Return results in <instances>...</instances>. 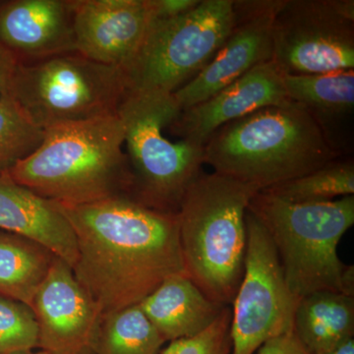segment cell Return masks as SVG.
I'll use <instances>...</instances> for the list:
<instances>
[{"mask_svg": "<svg viewBox=\"0 0 354 354\" xmlns=\"http://www.w3.org/2000/svg\"><path fill=\"white\" fill-rule=\"evenodd\" d=\"M258 192L216 172H202L177 211L186 274L207 297L223 306L232 304L243 277L245 216Z\"/></svg>", "mask_w": 354, "mask_h": 354, "instance_id": "4", "label": "cell"}, {"mask_svg": "<svg viewBox=\"0 0 354 354\" xmlns=\"http://www.w3.org/2000/svg\"><path fill=\"white\" fill-rule=\"evenodd\" d=\"M55 257L31 239L0 230V295L31 307Z\"/></svg>", "mask_w": 354, "mask_h": 354, "instance_id": "20", "label": "cell"}, {"mask_svg": "<svg viewBox=\"0 0 354 354\" xmlns=\"http://www.w3.org/2000/svg\"><path fill=\"white\" fill-rule=\"evenodd\" d=\"M0 230L31 239L75 265V234L59 206L15 183L7 171L0 174Z\"/></svg>", "mask_w": 354, "mask_h": 354, "instance_id": "16", "label": "cell"}, {"mask_svg": "<svg viewBox=\"0 0 354 354\" xmlns=\"http://www.w3.org/2000/svg\"><path fill=\"white\" fill-rule=\"evenodd\" d=\"M291 102L283 73L274 60L257 65L206 101L180 111L169 129L180 140L204 147L223 125L249 114Z\"/></svg>", "mask_w": 354, "mask_h": 354, "instance_id": "14", "label": "cell"}, {"mask_svg": "<svg viewBox=\"0 0 354 354\" xmlns=\"http://www.w3.org/2000/svg\"><path fill=\"white\" fill-rule=\"evenodd\" d=\"M139 306L165 342L199 335L225 307L207 297L187 274L165 279Z\"/></svg>", "mask_w": 354, "mask_h": 354, "instance_id": "17", "label": "cell"}, {"mask_svg": "<svg viewBox=\"0 0 354 354\" xmlns=\"http://www.w3.org/2000/svg\"><path fill=\"white\" fill-rule=\"evenodd\" d=\"M247 212L271 237L286 286L301 298L333 291L354 297V267L339 259L337 245L354 223V196L295 203L260 191Z\"/></svg>", "mask_w": 354, "mask_h": 354, "instance_id": "5", "label": "cell"}, {"mask_svg": "<svg viewBox=\"0 0 354 354\" xmlns=\"http://www.w3.org/2000/svg\"><path fill=\"white\" fill-rule=\"evenodd\" d=\"M281 4V0H234V24L225 43L198 75L172 94L181 111L272 59V23Z\"/></svg>", "mask_w": 354, "mask_h": 354, "instance_id": "11", "label": "cell"}, {"mask_svg": "<svg viewBox=\"0 0 354 354\" xmlns=\"http://www.w3.org/2000/svg\"><path fill=\"white\" fill-rule=\"evenodd\" d=\"M57 205L75 234L72 270L102 315L139 304L169 277L187 274L177 213L150 208L128 195Z\"/></svg>", "mask_w": 354, "mask_h": 354, "instance_id": "1", "label": "cell"}, {"mask_svg": "<svg viewBox=\"0 0 354 354\" xmlns=\"http://www.w3.org/2000/svg\"><path fill=\"white\" fill-rule=\"evenodd\" d=\"M234 24V0H200L183 15L155 18L122 69L127 93L174 94L213 59Z\"/></svg>", "mask_w": 354, "mask_h": 354, "instance_id": "8", "label": "cell"}, {"mask_svg": "<svg viewBox=\"0 0 354 354\" xmlns=\"http://www.w3.org/2000/svg\"><path fill=\"white\" fill-rule=\"evenodd\" d=\"M17 65L15 58L0 44V95L8 90Z\"/></svg>", "mask_w": 354, "mask_h": 354, "instance_id": "28", "label": "cell"}, {"mask_svg": "<svg viewBox=\"0 0 354 354\" xmlns=\"http://www.w3.org/2000/svg\"><path fill=\"white\" fill-rule=\"evenodd\" d=\"M232 308L225 306L215 322L199 335L169 342L160 354H230Z\"/></svg>", "mask_w": 354, "mask_h": 354, "instance_id": "25", "label": "cell"}, {"mask_svg": "<svg viewBox=\"0 0 354 354\" xmlns=\"http://www.w3.org/2000/svg\"><path fill=\"white\" fill-rule=\"evenodd\" d=\"M165 344L137 304L102 316L94 354H160Z\"/></svg>", "mask_w": 354, "mask_h": 354, "instance_id": "21", "label": "cell"}, {"mask_svg": "<svg viewBox=\"0 0 354 354\" xmlns=\"http://www.w3.org/2000/svg\"><path fill=\"white\" fill-rule=\"evenodd\" d=\"M180 111L174 95L162 93H127L118 111L132 174L133 199L171 213H177L205 164L204 147L185 140L171 142L162 134Z\"/></svg>", "mask_w": 354, "mask_h": 354, "instance_id": "6", "label": "cell"}, {"mask_svg": "<svg viewBox=\"0 0 354 354\" xmlns=\"http://www.w3.org/2000/svg\"><path fill=\"white\" fill-rule=\"evenodd\" d=\"M263 191L295 203L334 201L354 194V164L332 162L315 171Z\"/></svg>", "mask_w": 354, "mask_h": 354, "instance_id": "22", "label": "cell"}, {"mask_svg": "<svg viewBox=\"0 0 354 354\" xmlns=\"http://www.w3.org/2000/svg\"><path fill=\"white\" fill-rule=\"evenodd\" d=\"M272 44V60L283 74L353 69V0H281Z\"/></svg>", "mask_w": 354, "mask_h": 354, "instance_id": "9", "label": "cell"}, {"mask_svg": "<svg viewBox=\"0 0 354 354\" xmlns=\"http://www.w3.org/2000/svg\"><path fill=\"white\" fill-rule=\"evenodd\" d=\"M44 138V130L28 118L8 93L0 95V174L31 155Z\"/></svg>", "mask_w": 354, "mask_h": 354, "instance_id": "23", "label": "cell"}, {"mask_svg": "<svg viewBox=\"0 0 354 354\" xmlns=\"http://www.w3.org/2000/svg\"><path fill=\"white\" fill-rule=\"evenodd\" d=\"M118 114L44 130L38 148L7 171L15 183L62 206L124 194L133 178Z\"/></svg>", "mask_w": 354, "mask_h": 354, "instance_id": "2", "label": "cell"}, {"mask_svg": "<svg viewBox=\"0 0 354 354\" xmlns=\"http://www.w3.org/2000/svg\"><path fill=\"white\" fill-rule=\"evenodd\" d=\"M293 330L310 354L329 353L354 337V297L318 291L301 298Z\"/></svg>", "mask_w": 354, "mask_h": 354, "instance_id": "19", "label": "cell"}, {"mask_svg": "<svg viewBox=\"0 0 354 354\" xmlns=\"http://www.w3.org/2000/svg\"><path fill=\"white\" fill-rule=\"evenodd\" d=\"M244 274L234 299L230 354H254L268 339L293 330L298 300L286 286L271 237L247 212Z\"/></svg>", "mask_w": 354, "mask_h": 354, "instance_id": "10", "label": "cell"}, {"mask_svg": "<svg viewBox=\"0 0 354 354\" xmlns=\"http://www.w3.org/2000/svg\"><path fill=\"white\" fill-rule=\"evenodd\" d=\"M31 308L38 348L48 354H94L102 313L73 270L55 257Z\"/></svg>", "mask_w": 354, "mask_h": 354, "instance_id": "12", "label": "cell"}, {"mask_svg": "<svg viewBox=\"0 0 354 354\" xmlns=\"http://www.w3.org/2000/svg\"><path fill=\"white\" fill-rule=\"evenodd\" d=\"M76 53L123 69L155 19L153 0H71Z\"/></svg>", "mask_w": 354, "mask_h": 354, "instance_id": "13", "label": "cell"}, {"mask_svg": "<svg viewBox=\"0 0 354 354\" xmlns=\"http://www.w3.org/2000/svg\"><path fill=\"white\" fill-rule=\"evenodd\" d=\"M283 86L288 99L316 120L330 146L337 151L335 128L351 121L353 115L354 70L304 75L283 74Z\"/></svg>", "mask_w": 354, "mask_h": 354, "instance_id": "18", "label": "cell"}, {"mask_svg": "<svg viewBox=\"0 0 354 354\" xmlns=\"http://www.w3.org/2000/svg\"><path fill=\"white\" fill-rule=\"evenodd\" d=\"M7 93L44 130L115 115L127 86L120 67L72 53L18 64Z\"/></svg>", "mask_w": 354, "mask_h": 354, "instance_id": "7", "label": "cell"}, {"mask_svg": "<svg viewBox=\"0 0 354 354\" xmlns=\"http://www.w3.org/2000/svg\"><path fill=\"white\" fill-rule=\"evenodd\" d=\"M4 354H48L44 353V351H35V349H32V351H17V353H4Z\"/></svg>", "mask_w": 354, "mask_h": 354, "instance_id": "30", "label": "cell"}, {"mask_svg": "<svg viewBox=\"0 0 354 354\" xmlns=\"http://www.w3.org/2000/svg\"><path fill=\"white\" fill-rule=\"evenodd\" d=\"M325 354H354V337L346 339L337 348Z\"/></svg>", "mask_w": 354, "mask_h": 354, "instance_id": "29", "label": "cell"}, {"mask_svg": "<svg viewBox=\"0 0 354 354\" xmlns=\"http://www.w3.org/2000/svg\"><path fill=\"white\" fill-rule=\"evenodd\" d=\"M257 354H310L295 330L283 333L266 341Z\"/></svg>", "mask_w": 354, "mask_h": 354, "instance_id": "26", "label": "cell"}, {"mask_svg": "<svg viewBox=\"0 0 354 354\" xmlns=\"http://www.w3.org/2000/svg\"><path fill=\"white\" fill-rule=\"evenodd\" d=\"M204 152L214 172L259 192L315 171L339 155L316 120L293 102L223 125Z\"/></svg>", "mask_w": 354, "mask_h": 354, "instance_id": "3", "label": "cell"}, {"mask_svg": "<svg viewBox=\"0 0 354 354\" xmlns=\"http://www.w3.org/2000/svg\"><path fill=\"white\" fill-rule=\"evenodd\" d=\"M0 44L18 64L76 53L71 0L0 1Z\"/></svg>", "mask_w": 354, "mask_h": 354, "instance_id": "15", "label": "cell"}, {"mask_svg": "<svg viewBox=\"0 0 354 354\" xmlns=\"http://www.w3.org/2000/svg\"><path fill=\"white\" fill-rule=\"evenodd\" d=\"M39 330L31 307L0 295V354L38 348Z\"/></svg>", "mask_w": 354, "mask_h": 354, "instance_id": "24", "label": "cell"}, {"mask_svg": "<svg viewBox=\"0 0 354 354\" xmlns=\"http://www.w3.org/2000/svg\"><path fill=\"white\" fill-rule=\"evenodd\" d=\"M200 0H153L156 18H174L189 12Z\"/></svg>", "mask_w": 354, "mask_h": 354, "instance_id": "27", "label": "cell"}]
</instances>
